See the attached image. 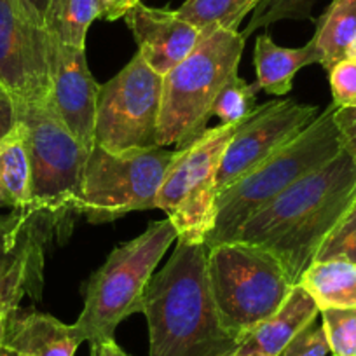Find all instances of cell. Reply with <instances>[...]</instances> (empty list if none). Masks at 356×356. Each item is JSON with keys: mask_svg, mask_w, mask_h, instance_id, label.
Returning a JSON list of instances; mask_svg holds the SVG:
<instances>
[{"mask_svg": "<svg viewBox=\"0 0 356 356\" xmlns=\"http://www.w3.org/2000/svg\"><path fill=\"white\" fill-rule=\"evenodd\" d=\"M356 200V168L342 150L253 215L236 241L271 253L293 285Z\"/></svg>", "mask_w": 356, "mask_h": 356, "instance_id": "1", "label": "cell"}, {"mask_svg": "<svg viewBox=\"0 0 356 356\" xmlns=\"http://www.w3.org/2000/svg\"><path fill=\"white\" fill-rule=\"evenodd\" d=\"M207 245L178 241L152 276L142 313L149 356H236L241 337L225 327L208 282Z\"/></svg>", "mask_w": 356, "mask_h": 356, "instance_id": "2", "label": "cell"}, {"mask_svg": "<svg viewBox=\"0 0 356 356\" xmlns=\"http://www.w3.org/2000/svg\"><path fill=\"white\" fill-rule=\"evenodd\" d=\"M334 111L335 105L330 104L306 129L218 194L217 218L204 243L207 248L236 241L253 215L342 152Z\"/></svg>", "mask_w": 356, "mask_h": 356, "instance_id": "3", "label": "cell"}, {"mask_svg": "<svg viewBox=\"0 0 356 356\" xmlns=\"http://www.w3.org/2000/svg\"><path fill=\"white\" fill-rule=\"evenodd\" d=\"M245 40L241 32L231 30L201 33L193 53L164 75L159 147L184 149L207 131L220 89L238 77Z\"/></svg>", "mask_w": 356, "mask_h": 356, "instance_id": "4", "label": "cell"}, {"mask_svg": "<svg viewBox=\"0 0 356 356\" xmlns=\"http://www.w3.org/2000/svg\"><path fill=\"white\" fill-rule=\"evenodd\" d=\"M25 128L30 163V211L39 215L51 236L61 241L70 236L82 173L89 150L70 133L47 104L18 107Z\"/></svg>", "mask_w": 356, "mask_h": 356, "instance_id": "5", "label": "cell"}, {"mask_svg": "<svg viewBox=\"0 0 356 356\" xmlns=\"http://www.w3.org/2000/svg\"><path fill=\"white\" fill-rule=\"evenodd\" d=\"M177 239V229L166 218L152 222L135 239L112 250L86 286L84 309L74 323L82 342L93 344L114 339L121 321L142 313L157 264Z\"/></svg>", "mask_w": 356, "mask_h": 356, "instance_id": "6", "label": "cell"}, {"mask_svg": "<svg viewBox=\"0 0 356 356\" xmlns=\"http://www.w3.org/2000/svg\"><path fill=\"white\" fill-rule=\"evenodd\" d=\"M207 269L215 306L241 342L280 309L293 289L282 264L250 243L229 241L208 248Z\"/></svg>", "mask_w": 356, "mask_h": 356, "instance_id": "7", "label": "cell"}, {"mask_svg": "<svg viewBox=\"0 0 356 356\" xmlns=\"http://www.w3.org/2000/svg\"><path fill=\"white\" fill-rule=\"evenodd\" d=\"M175 156L177 150L164 147L111 152L95 145L84 164L77 215L89 224H107L131 211L154 210Z\"/></svg>", "mask_w": 356, "mask_h": 356, "instance_id": "8", "label": "cell"}, {"mask_svg": "<svg viewBox=\"0 0 356 356\" xmlns=\"http://www.w3.org/2000/svg\"><path fill=\"white\" fill-rule=\"evenodd\" d=\"M239 124H218L184 149H177L157 193L156 208L166 211L178 232V241L204 245L213 231L218 168Z\"/></svg>", "mask_w": 356, "mask_h": 356, "instance_id": "9", "label": "cell"}, {"mask_svg": "<svg viewBox=\"0 0 356 356\" xmlns=\"http://www.w3.org/2000/svg\"><path fill=\"white\" fill-rule=\"evenodd\" d=\"M163 75L136 53L115 77L100 86L95 145L111 152L159 147Z\"/></svg>", "mask_w": 356, "mask_h": 356, "instance_id": "10", "label": "cell"}, {"mask_svg": "<svg viewBox=\"0 0 356 356\" xmlns=\"http://www.w3.org/2000/svg\"><path fill=\"white\" fill-rule=\"evenodd\" d=\"M0 86L16 107L51 98L49 33L19 0H0Z\"/></svg>", "mask_w": 356, "mask_h": 356, "instance_id": "11", "label": "cell"}, {"mask_svg": "<svg viewBox=\"0 0 356 356\" xmlns=\"http://www.w3.org/2000/svg\"><path fill=\"white\" fill-rule=\"evenodd\" d=\"M318 115L316 105L296 100H273L257 105L227 143L218 168V194L299 135Z\"/></svg>", "mask_w": 356, "mask_h": 356, "instance_id": "12", "label": "cell"}, {"mask_svg": "<svg viewBox=\"0 0 356 356\" xmlns=\"http://www.w3.org/2000/svg\"><path fill=\"white\" fill-rule=\"evenodd\" d=\"M49 77L54 112L82 147L91 150L100 84L89 72L86 49L67 46L49 33Z\"/></svg>", "mask_w": 356, "mask_h": 356, "instance_id": "13", "label": "cell"}, {"mask_svg": "<svg viewBox=\"0 0 356 356\" xmlns=\"http://www.w3.org/2000/svg\"><path fill=\"white\" fill-rule=\"evenodd\" d=\"M124 22L138 44V53L163 77L186 60L201 40L200 30L177 11L149 8L142 2L126 13Z\"/></svg>", "mask_w": 356, "mask_h": 356, "instance_id": "14", "label": "cell"}, {"mask_svg": "<svg viewBox=\"0 0 356 356\" xmlns=\"http://www.w3.org/2000/svg\"><path fill=\"white\" fill-rule=\"evenodd\" d=\"M74 325L51 314L13 311L0 356H74L81 344Z\"/></svg>", "mask_w": 356, "mask_h": 356, "instance_id": "15", "label": "cell"}, {"mask_svg": "<svg viewBox=\"0 0 356 356\" xmlns=\"http://www.w3.org/2000/svg\"><path fill=\"white\" fill-rule=\"evenodd\" d=\"M318 313L320 309L313 297L300 285H293L280 309L245 335L236 355L280 356L304 328L316 320Z\"/></svg>", "mask_w": 356, "mask_h": 356, "instance_id": "16", "label": "cell"}, {"mask_svg": "<svg viewBox=\"0 0 356 356\" xmlns=\"http://www.w3.org/2000/svg\"><path fill=\"white\" fill-rule=\"evenodd\" d=\"M253 63L257 72V91L283 97L292 91L297 72L313 63H320V53L313 40L302 47H282L273 42L269 33H262L255 42Z\"/></svg>", "mask_w": 356, "mask_h": 356, "instance_id": "17", "label": "cell"}, {"mask_svg": "<svg viewBox=\"0 0 356 356\" xmlns=\"http://www.w3.org/2000/svg\"><path fill=\"white\" fill-rule=\"evenodd\" d=\"M297 285L313 297L320 311L356 309V264L348 260H314Z\"/></svg>", "mask_w": 356, "mask_h": 356, "instance_id": "18", "label": "cell"}, {"mask_svg": "<svg viewBox=\"0 0 356 356\" xmlns=\"http://www.w3.org/2000/svg\"><path fill=\"white\" fill-rule=\"evenodd\" d=\"M0 204L30 211V163L25 128H16L0 138Z\"/></svg>", "mask_w": 356, "mask_h": 356, "instance_id": "19", "label": "cell"}, {"mask_svg": "<svg viewBox=\"0 0 356 356\" xmlns=\"http://www.w3.org/2000/svg\"><path fill=\"white\" fill-rule=\"evenodd\" d=\"M356 39V0H332L327 11L318 18L313 44L320 53V65L327 72L348 58Z\"/></svg>", "mask_w": 356, "mask_h": 356, "instance_id": "20", "label": "cell"}, {"mask_svg": "<svg viewBox=\"0 0 356 356\" xmlns=\"http://www.w3.org/2000/svg\"><path fill=\"white\" fill-rule=\"evenodd\" d=\"M100 16L102 0H51L44 26L60 42L86 49L89 26Z\"/></svg>", "mask_w": 356, "mask_h": 356, "instance_id": "21", "label": "cell"}, {"mask_svg": "<svg viewBox=\"0 0 356 356\" xmlns=\"http://www.w3.org/2000/svg\"><path fill=\"white\" fill-rule=\"evenodd\" d=\"M257 2L259 0H186L177 9V15L201 33L217 29L238 32V26L255 9Z\"/></svg>", "mask_w": 356, "mask_h": 356, "instance_id": "22", "label": "cell"}, {"mask_svg": "<svg viewBox=\"0 0 356 356\" xmlns=\"http://www.w3.org/2000/svg\"><path fill=\"white\" fill-rule=\"evenodd\" d=\"M316 2L318 0H259L241 35L246 39L257 30L285 19H311Z\"/></svg>", "mask_w": 356, "mask_h": 356, "instance_id": "23", "label": "cell"}, {"mask_svg": "<svg viewBox=\"0 0 356 356\" xmlns=\"http://www.w3.org/2000/svg\"><path fill=\"white\" fill-rule=\"evenodd\" d=\"M255 84H248L241 77H234L220 89L213 104V115L222 124H239L257 108Z\"/></svg>", "mask_w": 356, "mask_h": 356, "instance_id": "24", "label": "cell"}, {"mask_svg": "<svg viewBox=\"0 0 356 356\" xmlns=\"http://www.w3.org/2000/svg\"><path fill=\"white\" fill-rule=\"evenodd\" d=\"M40 232L53 239L47 225L32 211L13 210L9 215H0V259L18 250L23 243Z\"/></svg>", "mask_w": 356, "mask_h": 356, "instance_id": "25", "label": "cell"}, {"mask_svg": "<svg viewBox=\"0 0 356 356\" xmlns=\"http://www.w3.org/2000/svg\"><path fill=\"white\" fill-rule=\"evenodd\" d=\"M321 327L334 356H356V309H323Z\"/></svg>", "mask_w": 356, "mask_h": 356, "instance_id": "26", "label": "cell"}, {"mask_svg": "<svg viewBox=\"0 0 356 356\" xmlns=\"http://www.w3.org/2000/svg\"><path fill=\"white\" fill-rule=\"evenodd\" d=\"M344 259L356 264V200L325 238L314 260ZM313 260V262H314Z\"/></svg>", "mask_w": 356, "mask_h": 356, "instance_id": "27", "label": "cell"}, {"mask_svg": "<svg viewBox=\"0 0 356 356\" xmlns=\"http://www.w3.org/2000/svg\"><path fill=\"white\" fill-rule=\"evenodd\" d=\"M332 104L337 108L356 107V61L351 58L339 61L328 72Z\"/></svg>", "mask_w": 356, "mask_h": 356, "instance_id": "28", "label": "cell"}, {"mask_svg": "<svg viewBox=\"0 0 356 356\" xmlns=\"http://www.w3.org/2000/svg\"><path fill=\"white\" fill-rule=\"evenodd\" d=\"M328 353L330 349H328L323 327L314 320L280 353V356H327Z\"/></svg>", "mask_w": 356, "mask_h": 356, "instance_id": "29", "label": "cell"}, {"mask_svg": "<svg viewBox=\"0 0 356 356\" xmlns=\"http://www.w3.org/2000/svg\"><path fill=\"white\" fill-rule=\"evenodd\" d=\"M334 122L342 150L351 157L356 168V107H335Z\"/></svg>", "mask_w": 356, "mask_h": 356, "instance_id": "30", "label": "cell"}, {"mask_svg": "<svg viewBox=\"0 0 356 356\" xmlns=\"http://www.w3.org/2000/svg\"><path fill=\"white\" fill-rule=\"evenodd\" d=\"M18 107L15 100L6 93L4 89H0V138L13 131L18 124Z\"/></svg>", "mask_w": 356, "mask_h": 356, "instance_id": "31", "label": "cell"}, {"mask_svg": "<svg viewBox=\"0 0 356 356\" xmlns=\"http://www.w3.org/2000/svg\"><path fill=\"white\" fill-rule=\"evenodd\" d=\"M140 0H102V16L100 18L107 22H115L119 18H124L126 13L138 4Z\"/></svg>", "mask_w": 356, "mask_h": 356, "instance_id": "32", "label": "cell"}, {"mask_svg": "<svg viewBox=\"0 0 356 356\" xmlns=\"http://www.w3.org/2000/svg\"><path fill=\"white\" fill-rule=\"evenodd\" d=\"M22 6L25 8V11L35 19L39 25L44 26L46 23V15H47V8H49L51 0H19Z\"/></svg>", "mask_w": 356, "mask_h": 356, "instance_id": "33", "label": "cell"}, {"mask_svg": "<svg viewBox=\"0 0 356 356\" xmlns=\"http://www.w3.org/2000/svg\"><path fill=\"white\" fill-rule=\"evenodd\" d=\"M91 356H129L128 353L122 351L114 339H107L102 342H93L91 344Z\"/></svg>", "mask_w": 356, "mask_h": 356, "instance_id": "34", "label": "cell"}, {"mask_svg": "<svg viewBox=\"0 0 356 356\" xmlns=\"http://www.w3.org/2000/svg\"><path fill=\"white\" fill-rule=\"evenodd\" d=\"M11 313L13 311L0 306V355H2V349H4L6 334H8V321H9V316H11Z\"/></svg>", "mask_w": 356, "mask_h": 356, "instance_id": "35", "label": "cell"}, {"mask_svg": "<svg viewBox=\"0 0 356 356\" xmlns=\"http://www.w3.org/2000/svg\"><path fill=\"white\" fill-rule=\"evenodd\" d=\"M348 58H351V60H355V61H356V39L353 40L351 47H349V51H348Z\"/></svg>", "mask_w": 356, "mask_h": 356, "instance_id": "36", "label": "cell"}, {"mask_svg": "<svg viewBox=\"0 0 356 356\" xmlns=\"http://www.w3.org/2000/svg\"><path fill=\"white\" fill-rule=\"evenodd\" d=\"M236 356H239V355H236ZM241 356H260V355H241Z\"/></svg>", "mask_w": 356, "mask_h": 356, "instance_id": "37", "label": "cell"}, {"mask_svg": "<svg viewBox=\"0 0 356 356\" xmlns=\"http://www.w3.org/2000/svg\"><path fill=\"white\" fill-rule=\"evenodd\" d=\"M0 89H2V86H0Z\"/></svg>", "mask_w": 356, "mask_h": 356, "instance_id": "38", "label": "cell"}]
</instances>
